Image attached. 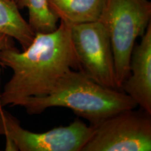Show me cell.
<instances>
[{
  "label": "cell",
  "instance_id": "cell-1",
  "mask_svg": "<svg viewBox=\"0 0 151 151\" xmlns=\"http://www.w3.org/2000/svg\"><path fill=\"white\" fill-rule=\"evenodd\" d=\"M70 24L60 20L49 33H36L32 42L20 51L14 41L0 52V65L12 70L11 78L0 93L2 106H16L24 100L46 95L59 79L71 69L80 70L73 50Z\"/></svg>",
  "mask_w": 151,
  "mask_h": 151
},
{
  "label": "cell",
  "instance_id": "cell-2",
  "mask_svg": "<svg viewBox=\"0 0 151 151\" xmlns=\"http://www.w3.org/2000/svg\"><path fill=\"white\" fill-rule=\"evenodd\" d=\"M19 106L30 115L40 114L50 107H65L94 127L116 113L136 109L138 105L121 90L101 86L82 71L71 69L48 94L24 100Z\"/></svg>",
  "mask_w": 151,
  "mask_h": 151
},
{
  "label": "cell",
  "instance_id": "cell-3",
  "mask_svg": "<svg viewBox=\"0 0 151 151\" xmlns=\"http://www.w3.org/2000/svg\"><path fill=\"white\" fill-rule=\"evenodd\" d=\"M148 0H105L99 21L110 37L118 88L129 75V61L136 39L150 22Z\"/></svg>",
  "mask_w": 151,
  "mask_h": 151
},
{
  "label": "cell",
  "instance_id": "cell-4",
  "mask_svg": "<svg viewBox=\"0 0 151 151\" xmlns=\"http://www.w3.org/2000/svg\"><path fill=\"white\" fill-rule=\"evenodd\" d=\"M94 129V126H87L76 119L66 127L40 133L30 132L22 128L20 122L0 104V134L6 137V150L82 151Z\"/></svg>",
  "mask_w": 151,
  "mask_h": 151
},
{
  "label": "cell",
  "instance_id": "cell-5",
  "mask_svg": "<svg viewBox=\"0 0 151 151\" xmlns=\"http://www.w3.org/2000/svg\"><path fill=\"white\" fill-rule=\"evenodd\" d=\"M151 150V114L140 109L122 111L97 125L82 151Z\"/></svg>",
  "mask_w": 151,
  "mask_h": 151
},
{
  "label": "cell",
  "instance_id": "cell-6",
  "mask_svg": "<svg viewBox=\"0 0 151 151\" xmlns=\"http://www.w3.org/2000/svg\"><path fill=\"white\" fill-rule=\"evenodd\" d=\"M70 37L81 71L101 86L119 90L110 37L104 24L99 20L72 24Z\"/></svg>",
  "mask_w": 151,
  "mask_h": 151
},
{
  "label": "cell",
  "instance_id": "cell-7",
  "mask_svg": "<svg viewBox=\"0 0 151 151\" xmlns=\"http://www.w3.org/2000/svg\"><path fill=\"white\" fill-rule=\"evenodd\" d=\"M120 90L132 98L140 109L151 114V22L134 46L129 61V75Z\"/></svg>",
  "mask_w": 151,
  "mask_h": 151
},
{
  "label": "cell",
  "instance_id": "cell-8",
  "mask_svg": "<svg viewBox=\"0 0 151 151\" xmlns=\"http://www.w3.org/2000/svg\"><path fill=\"white\" fill-rule=\"evenodd\" d=\"M53 14L72 25L98 21L105 0H47Z\"/></svg>",
  "mask_w": 151,
  "mask_h": 151
},
{
  "label": "cell",
  "instance_id": "cell-9",
  "mask_svg": "<svg viewBox=\"0 0 151 151\" xmlns=\"http://www.w3.org/2000/svg\"><path fill=\"white\" fill-rule=\"evenodd\" d=\"M0 33L16 39L23 50L32 42L35 32L13 0H0Z\"/></svg>",
  "mask_w": 151,
  "mask_h": 151
},
{
  "label": "cell",
  "instance_id": "cell-10",
  "mask_svg": "<svg viewBox=\"0 0 151 151\" xmlns=\"http://www.w3.org/2000/svg\"><path fill=\"white\" fill-rule=\"evenodd\" d=\"M19 9H27L28 23L36 33L52 32L58 28V19L47 0H14Z\"/></svg>",
  "mask_w": 151,
  "mask_h": 151
},
{
  "label": "cell",
  "instance_id": "cell-11",
  "mask_svg": "<svg viewBox=\"0 0 151 151\" xmlns=\"http://www.w3.org/2000/svg\"><path fill=\"white\" fill-rule=\"evenodd\" d=\"M12 41H14L12 38L4 35V34L0 33V52L5 46H6L7 45L12 42Z\"/></svg>",
  "mask_w": 151,
  "mask_h": 151
},
{
  "label": "cell",
  "instance_id": "cell-12",
  "mask_svg": "<svg viewBox=\"0 0 151 151\" xmlns=\"http://www.w3.org/2000/svg\"></svg>",
  "mask_w": 151,
  "mask_h": 151
},
{
  "label": "cell",
  "instance_id": "cell-13",
  "mask_svg": "<svg viewBox=\"0 0 151 151\" xmlns=\"http://www.w3.org/2000/svg\"><path fill=\"white\" fill-rule=\"evenodd\" d=\"M13 1H14V0H13Z\"/></svg>",
  "mask_w": 151,
  "mask_h": 151
}]
</instances>
